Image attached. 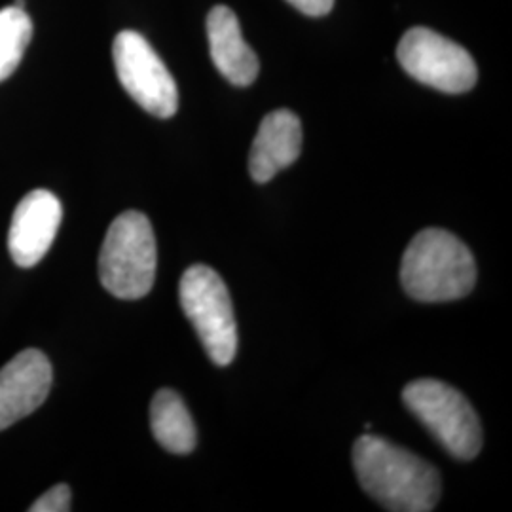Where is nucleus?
I'll list each match as a JSON object with an SVG mask.
<instances>
[{"label":"nucleus","instance_id":"2eb2a0df","mask_svg":"<svg viewBox=\"0 0 512 512\" xmlns=\"http://www.w3.org/2000/svg\"><path fill=\"white\" fill-rule=\"evenodd\" d=\"M287 2L293 4L298 12L311 16V18L327 16L334 6V0H287Z\"/></svg>","mask_w":512,"mask_h":512},{"label":"nucleus","instance_id":"9b49d317","mask_svg":"<svg viewBox=\"0 0 512 512\" xmlns=\"http://www.w3.org/2000/svg\"><path fill=\"white\" fill-rule=\"evenodd\" d=\"M207 38L211 59L219 73L234 86H251L260 63L251 46L243 40L238 16L228 6H215L207 16Z\"/></svg>","mask_w":512,"mask_h":512},{"label":"nucleus","instance_id":"f257e3e1","mask_svg":"<svg viewBox=\"0 0 512 512\" xmlns=\"http://www.w3.org/2000/svg\"><path fill=\"white\" fill-rule=\"evenodd\" d=\"M351 456L363 490L387 511L429 512L439 503V471L412 452L363 435L355 440Z\"/></svg>","mask_w":512,"mask_h":512},{"label":"nucleus","instance_id":"9d476101","mask_svg":"<svg viewBox=\"0 0 512 512\" xmlns=\"http://www.w3.org/2000/svg\"><path fill=\"white\" fill-rule=\"evenodd\" d=\"M302 150V124L291 110L270 112L256 133L251 154L249 173L255 183L272 181L279 171L293 165Z\"/></svg>","mask_w":512,"mask_h":512},{"label":"nucleus","instance_id":"4468645a","mask_svg":"<svg viewBox=\"0 0 512 512\" xmlns=\"http://www.w3.org/2000/svg\"><path fill=\"white\" fill-rule=\"evenodd\" d=\"M71 488L67 484H57L46 494L40 495L29 507L31 512H67L71 511Z\"/></svg>","mask_w":512,"mask_h":512},{"label":"nucleus","instance_id":"f8f14e48","mask_svg":"<svg viewBox=\"0 0 512 512\" xmlns=\"http://www.w3.org/2000/svg\"><path fill=\"white\" fill-rule=\"evenodd\" d=\"M150 427L154 439L171 454L186 456L196 448V425L179 393L160 389L150 404Z\"/></svg>","mask_w":512,"mask_h":512},{"label":"nucleus","instance_id":"6e6552de","mask_svg":"<svg viewBox=\"0 0 512 512\" xmlns=\"http://www.w3.org/2000/svg\"><path fill=\"white\" fill-rule=\"evenodd\" d=\"M63 219V207L50 190H33L19 202L10 232L8 251L21 268H33L50 251Z\"/></svg>","mask_w":512,"mask_h":512},{"label":"nucleus","instance_id":"423d86ee","mask_svg":"<svg viewBox=\"0 0 512 512\" xmlns=\"http://www.w3.org/2000/svg\"><path fill=\"white\" fill-rule=\"evenodd\" d=\"M397 59L414 80L439 92H469L478 80V69L471 54L458 42L427 27H414L404 33L397 48Z\"/></svg>","mask_w":512,"mask_h":512},{"label":"nucleus","instance_id":"20e7f679","mask_svg":"<svg viewBox=\"0 0 512 512\" xmlns=\"http://www.w3.org/2000/svg\"><path fill=\"white\" fill-rule=\"evenodd\" d=\"M179 296L184 315L198 332L211 361L230 365L238 353V327L222 277L213 268L196 264L181 277Z\"/></svg>","mask_w":512,"mask_h":512},{"label":"nucleus","instance_id":"39448f33","mask_svg":"<svg viewBox=\"0 0 512 512\" xmlns=\"http://www.w3.org/2000/svg\"><path fill=\"white\" fill-rule=\"evenodd\" d=\"M406 408L456 459H473L482 450V425L469 401L452 385L416 380L404 387Z\"/></svg>","mask_w":512,"mask_h":512},{"label":"nucleus","instance_id":"0eeeda50","mask_svg":"<svg viewBox=\"0 0 512 512\" xmlns=\"http://www.w3.org/2000/svg\"><path fill=\"white\" fill-rule=\"evenodd\" d=\"M114 67L131 99L156 118H171L179 109V90L147 38L122 31L112 44Z\"/></svg>","mask_w":512,"mask_h":512},{"label":"nucleus","instance_id":"ddd939ff","mask_svg":"<svg viewBox=\"0 0 512 512\" xmlns=\"http://www.w3.org/2000/svg\"><path fill=\"white\" fill-rule=\"evenodd\" d=\"M33 38V21L25 8L8 6L0 10V82L16 71Z\"/></svg>","mask_w":512,"mask_h":512},{"label":"nucleus","instance_id":"f03ea898","mask_svg":"<svg viewBox=\"0 0 512 512\" xmlns=\"http://www.w3.org/2000/svg\"><path fill=\"white\" fill-rule=\"evenodd\" d=\"M401 283L418 302L458 300L475 287V256L448 230H421L404 251Z\"/></svg>","mask_w":512,"mask_h":512},{"label":"nucleus","instance_id":"1a4fd4ad","mask_svg":"<svg viewBox=\"0 0 512 512\" xmlns=\"http://www.w3.org/2000/svg\"><path fill=\"white\" fill-rule=\"evenodd\" d=\"M54 382L48 357L25 349L0 368V431L33 414L46 401Z\"/></svg>","mask_w":512,"mask_h":512},{"label":"nucleus","instance_id":"7ed1b4c3","mask_svg":"<svg viewBox=\"0 0 512 512\" xmlns=\"http://www.w3.org/2000/svg\"><path fill=\"white\" fill-rule=\"evenodd\" d=\"M158 251L150 220L126 211L110 224L99 255V279L112 296L137 300L150 293L156 279Z\"/></svg>","mask_w":512,"mask_h":512}]
</instances>
